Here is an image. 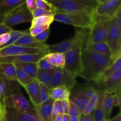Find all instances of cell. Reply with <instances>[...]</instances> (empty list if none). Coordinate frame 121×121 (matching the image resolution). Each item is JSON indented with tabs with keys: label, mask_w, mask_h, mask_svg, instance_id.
<instances>
[{
	"label": "cell",
	"mask_w": 121,
	"mask_h": 121,
	"mask_svg": "<svg viewBox=\"0 0 121 121\" xmlns=\"http://www.w3.org/2000/svg\"><path fill=\"white\" fill-rule=\"evenodd\" d=\"M54 104L56 105L57 107L58 112H59V115H63L64 112L63 109L62 107V104H61V100H54Z\"/></svg>",
	"instance_id": "816d5d0a"
},
{
	"label": "cell",
	"mask_w": 121,
	"mask_h": 121,
	"mask_svg": "<svg viewBox=\"0 0 121 121\" xmlns=\"http://www.w3.org/2000/svg\"><path fill=\"white\" fill-rule=\"evenodd\" d=\"M61 104H62L64 114H67L68 113L69 107V100H61Z\"/></svg>",
	"instance_id": "f907efd6"
},
{
	"label": "cell",
	"mask_w": 121,
	"mask_h": 121,
	"mask_svg": "<svg viewBox=\"0 0 121 121\" xmlns=\"http://www.w3.org/2000/svg\"><path fill=\"white\" fill-rule=\"evenodd\" d=\"M113 61L112 58L83 48L82 53V72L79 76L95 82Z\"/></svg>",
	"instance_id": "6da1fadb"
},
{
	"label": "cell",
	"mask_w": 121,
	"mask_h": 121,
	"mask_svg": "<svg viewBox=\"0 0 121 121\" xmlns=\"http://www.w3.org/2000/svg\"><path fill=\"white\" fill-rule=\"evenodd\" d=\"M35 2H36L37 8L52 12L54 14H56V11L54 7L47 0H35Z\"/></svg>",
	"instance_id": "d6a6232c"
},
{
	"label": "cell",
	"mask_w": 121,
	"mask_h": 121,
	"mask_svg": "<svg viewBox=\"0 0 121 121\" xmlns=\"http://www.w3.org/2000/svg\"><path fill=\"white\" fill-rule=\"evenodd\" d=\"M38 82L42 83L52 90L53 89V73L51 70H38L37 75L35 79Z\"/></svg>",
	"instance_id": "603a6c76"
},
{
	"label": "cell",
	"mask_w": 121,
	"mask_h": 121,
	"mask_svg": "<svg viewBox=\"0 0 121 121\" xmlns=\"http://www.w3.org/2000/svg\"><path fill=\"white\" fill-rule=\"evenodd\" d=\"M20 86L17 82L7 79L0 72V103L4 106L6 98Z\"/></svg>",
	"instance_id": "5bb4252c"
},
{
	"label": "cell",
	"mask_w": 121,
	"mask_h": 121,
	"mask_svg": "<svg viewBox=\"0 0 121 121\" xmlns=\"http://www.w3.org/2000/svg\"><path fill=\"white\" fill-rule=\"evenodd\" d=\"M14 45H18V46H24V47H30V48H39V49H42L44 50L47 52V46L48 45L46 43H40L37 41L34 37L31 35L29 32L21 36L15 43Z\"/></svg>",
	"instance_id": "e0dca14e"
},
{
	"label": "cell",
	"mask_w": 121,
	"mask_h": 121,
	"mask_svg": "<svg viewBox=\"0 0 121 121\" xmlns=\"http://www.w3.org/2000/svg\"><path fill=\"white\" fill-rule=\"evenodd\" d=\"M106 43L111 52V58L115 60L121 54V30L118 26L116 15L112 19Z\"/></svg>",
	"instance_id": "ba28073f"
},
{
	"label": "cell",
	"mask_w": 121,
	"mask_h": 121,
	"mask_svg": "<svg viewBox=\"0 0 121 121\" xmlns=\"http://www.w3.org/2000/svg\"><path fill=\"white\" fill-rule=\"evenodd\" d=\"M79 121H95L93 114L83 115L82 114L79 118Z\"/></svg>",
	"instance_id": "c3c4849f"
},
{
	"label": "cell",
	"mask_w": 121,
	"mask_h": 121,
	"mask_svg": "<svg viewBox=\"0 0 121 121\" xmlns=\"http://www.w3.org/2000/svg\"><path fill=\"white\" fill-rule=\"evenodd\" d=\"M25 4L31 13L37 8L35 0H25Z\"/></svg>",
	"instance_id": "f6af8a7d"
},
{
	"label": "cell",
	"mask_w": 121,
	"mask_h": 121,
	"mask_svg": "<svg viewBox=\"0 0 121 121\" xmlns=\"http://www.w3.org/2000/svg\"><path fill=\"white\" fill-rule=\"evenodd\" d=\"M96 2H98V4H101V3H103V2H105V1H106L107 0H96Z\"/></svg>",
	"instance_id": "680465c9"
},
{
	"label": "cell",
	"mask_w": 121,
	"mask_h": 121,
	"mask_svg": "<svg viewBox=\"0 0 121 121\" xmlns=\"http://www.w3.org/2000/svg\"><path fill=\"white\" fill-rule=\"evenodd\" d=\"M13 28L5 26L3 23L0 24V35L5 33H9L13 30Z\"/></svg>",
	"instance_id": "681fc988"
},
{
	"label": "cell",
	"mask_w": 121,
	"mask_h": 121,
	"mask_svg": "<svg viewBox=\"0 0 121 121\" xmlns=\"http://www.w3.org/2000/svg\"><path fill=\"white\" fill-rule=\"evenodd\" d=\"M71 95V92L69 90L66 89L63 92L59 98L58 100H69L70 97Z\"/></svg>",
	"instance_id": "bcb514c9"
},
{
	"label": "cell",
	"mask_w": 121,
	"mask_h": 121,
	"mask_svg": "<svg viewBox=\"0 0 121 121\" xmlns=\"http://www.w3.org/2000/svg\"><path fill=\"white\" fill-rule=\"evenodd\" d=\"M39 85H40V98H41V104H43L51 98V90L43 84L39 83Z\"/></svg>",
	"instance_id": "1f68e13d"
},
{
	"label": "cell",
	"mask_w": 121,
	"mask_h": 121,
	"mask_svg": "<svg viewBox=\"0 0 121 121\" xmlns=\"http://www.w3.org/2000/svg\"><path fill=\"white\" fill-rule=\"evenodd\" d=\"M28 94L33 107L37 108L41 104L40 93V85L35 80L24 87Z\"/></svg>",
	"instance_id": "ac0fdd59"
},
{
	"label": "cell",
	"mask_w": 121,
	"mask_h": 121,
	"mask_svg": "<svg viewBox=\"0 0 121 121\" xmlns=\"http://www.w3.org/2000/svg\"><path fill=\"white\" fill-rule=\"evenodd\" d=\"M31 14L33 18L40 17L43 16H54V14L52 12L47 11L44 10V9H40V8H37L33 11H32Z\"/></svg>",
	"instance_id": "8d00e7d4"
},
{
	"label": "cell",
	"mask_w": 121,
	"mask_h": 121,
	"mask_svg": "<svg viewBox=\"0 0 121 121\" xmlns=\"http://www.w3.org/2000/svg\"><path fill=\"white\" fill-rule=\"evenodd\" d=\"M15 67H16L17 81L20 86L24 87L34 81V79L29 74H27L26 72L22 70L21 69L18 67L17 66H15Z\"/></svg>",
	"instance_id": "83f0119b"
},
{
	"label": "cell",
	"mask_w": 121,
	"mask_h": 121,
	"mask_svg": "<svg viewBox=\"0 0 121 121\" xmlns=\"http://www.w3.org/2000/svg\"><path fill=\"white\" fill-rule=\"evenodd\" d=\"M53 88L57 86H64L69 91H72L76 83L77 76L69 72L65 68L56 67L52 70Z\"/></svg>",
	"instance_id": "9c48e42d"
},
{
	"label": "cell",
	"mask_w": 121,
	"mask_h": 121,
	"mask_svg": "<svg viewBox=\"0 0 121 121\" xmlns=\"http://www.w3.org/2000/svg\"><path fill=\"white\" fill-rule=\"evenodd\" d=\"M28 54H47L46 51L42 49L30 48L18 45H10L0 48V57Z\"/></svg>",
	"instance_id": "4fadbf2b"
},
{
	"label": "cell",
	"mask_w": 121,
	"mask_h": 121,
	"mask_svg": "<svg viewBox=\"0 0 121 121\" xmlns=\"http://www.w3.org/2000/svg\"><path fill=\"white\" fill-rule=\"evenodd\" d=\"M121 0H107L101 4H98L93 13L95 17H105L113 18L121 9Z\"/></svg>",
	"instance_id": "7c38bea8"
},
{
	"label": "cell",
	"mask_w": 121,
	"mask_h": 121,
	"mask_svg": "<svg viewBox=\"0 0 121 121\" xmlns=\"http://www.w3.org/2000/svg\"><path fill=\"white\" fill-rule=\"evenodd\" d=\"M25 4V0H0V13H7Z\"/></svg>",
	"instance_id": "484cf974"
},
{
	"label": "cell",
	"mask_w": 121,
	"mask_h": 121,
	"mask_svg": "<svg viewBox=\"0 0 121 121\" xmlns=\"http://www.w3.org/2000/svg\"><path fill=\"white\" fill-rule=\"evenodd\" d=\"M10 39V33H5L0 35V47H2L7 43Z\"/></svg>",
	"instance_id": "ee69618b"
},
{
	"label": "cell",
	"mask_w": 121,
	"mask_h": 121,
	"mask_svg": "<svg viewBox=\"0 0 121 121\" xmlns=\"http://www.w3.org/2000/svg\"><path fill=\"white\" fill-rule=\"evenodd\" d=\"M45 54H28L22 55L13 56L0 57V63H37L40 59L43 57Z\"/></svg>",
	"instance_id": "2e32d148"
},
{
	"label": "cell",
	"mask_w": 121,
	"mask_h": 121,
	"mask_svg": "<svg viewBox=\"0 0 121 121\" xmlns=\"http://www.w3.org/2000/svg\"><path fill=\"white\" fill-rule=\"evenodd\" d=\"M15 65L19 68L21 69L35 80L39 70L37 63H21L15 64Z\"/></svg>",
	"instance_id": "4316f807"
},
{
	"label": "cell",
	"mask_w": 121,
	"mask_h": 121,
	"mask_svg": "<svg viewBox=\"0 0 121 121\" xmlns=\"http://www.w3.org/2000/svg\"><path fill=\"white\" fill-rule=\"evenodd\" d=\"M96 86L93 87L96 91L104 93H113L120 92L121 88V69L111 75L106 80L99 83H95Z\"/></svg>",
	"instance_id": "30bf717a"
},
{
	"label": "cell",
	"mask_w": 121,
	"mask_h": 121,
	"mask_svg": "<svg viewBox=\"0 0 121 121\" xmlns=\"http://www.w3.org/2000/svg\"><path fill=\"white\" fill-rule=\"evenodd\" d=\"M37 65L38 68L40 69L44 70H53L56 68V67L52 66L49 63L47 62L44 59V57L37 62Z\"/></svg>",
	"instance_id": "d590c367"
},
{
	"label": "cell",
	"mask_w": 121,
	"mask_h": 121,
	"mask_svg": "<svg viewBox=\"0 0 121 121\" xmlns=\"http://www.w3.org/2000/svg\"><path fill=\"white\" fill-rule=\"evenodd\" d=\"M50 34V28H47L46 30L43 31V32H41V33L39 34L38 35H35V37H34V39L37 40V41L40 43H45V41L47 40V39L48 38Z\"/></svg>",
	"instance_id": "f35d334b"
},
{
	"label": "cell",
	"mask_w": 121,
	"mask_h": 121,
	"mask_svg": "<svg viewBox=\"0 0 121 121\" xmlns=\"http://www.w3.org/2000/svg\"><path fill=\"white\" fill-rule=\"evenodd\" d=\"M4 106L6 109H14L21 112H33L34 108L27 100L18 88L8 96L4 101Z\"/></svg>",
	"instance_id": "52a82bcc"
},
{
	"label": "cell",
	"mask_w": 121,
	"mask_h": 121,
	"mask_svg": "<svg viewBox=\"0 0 121 121\" xmlns=\"http://www.w3.org/2000/svg\"><path fill=\"white\" fill-rule=\"evenodd\" d=\"M120 92H117L112 95V104L113 107H120L121 106V96Z\"/></svg>",
	"instance_id": "b9f144b4"
},
{
	"label": "cell",
	"mask_w": 121,
	"mask_h": 121,
	"mask_svg": "<svg viewBox=\"0 0 121 121\" xmlns=\"http://www.w3.org/2000/svg\"><path fill=\"white\" fill-rule=\"evenodd\" d=\"M0 72L7 79L17 81L16 67L15 64L10 63H0Z\"/></svg>",
	"instance_id": "d4e9b609"
},
{
	"label": "cell",
	"mask_w": 121,
	"mask_h": 121,
	"mask_svg": "<svg viewBox=\"0 0 121 121\" xmlns=\"http://www.w3.org/2000/svg\"><path fill=\"white\" fill-rule=\"evenodd\" d=\"M98 95V100L96 104V107L93 112V117L95 121H100L105 118L104 108V100L105 93L101 91H96Z\"/></svg>",
	"instance_id": "cb8c5ba5"
},
{
	"label": "cell",
	"mask_w": 121,
	"mask_h": 121,
	"mask_svg": "<svg viewBox=\"0 0 121 121\" xmlns=\"http://www.w3.org/2000/svg\"><path fill=\"white\" fill-rule=\"evenodd\" d=\"M86 36L80 38L72 48L65 53V69L76 76H79L82 72V53Z\"/></svg>",
	"instance_id": "277c9868"
},
{
	"label": "cell",
	"mask_w": 121,
	"mask_h": 121,
	"mask_svg": "<svg viewBox=\"0 0 121 121\" xmlns=\"http://www.w3.org/2000/svg\"><path fill=\"white\" fill-rule=\"evenodd\" d=\"M69 99L78 106L82 114L83 113L86 106L90 102V99L80 91L71 94Z\"/></svg>",
	"instance_id": "7402d4cb"
},
{
	"label": "cell",
	"mask_w": 121,
	"mask_h": 121,
	"mask_svg": "<svg viewBox=\"0 0 121 121\" xmlns=\"http://www.w3.org/2000/svg\"><path fill=\"white\" fill-rule=\"evenodd\" d=\"M54 100L50 98L47 101L43 103L39 106L34 108V112L43 121H53L52 108Z\"/></svg>",
	"instance_id": "d6986e66"
},
{
	"label": "cell",
	"mask_w": 121,
	"mask_h": 121,
	"mask_svg": "<svg viewBox=\"0 0 121 121\" xmlns=\"http://www.w3.org/2000/svg\"><path fill=\"white\" fill-rule=\"evenodd\" d=\"M62 121H70V116L69 114H63L62 115Z\"/></svg>",
	"instance_id": "db71d44e"
},
{
	"label": "cell",
	"mask_w": 121,
	"mask_h": 121,
	"mask_svg": "<svg viewBox=\"0 0 121 121\" xmlns=\"http://www.w3.org/2000/svg\"><path fill=\"white\" fill-rule=\"evenodd\" d=\"M67 114L69 115L70 117H76L80 118L82 113L80 110L78 108V106L69 99V107L68 113Z\"/></svg>",
	"instance_id": "836d02e7"
},
{
	"label": "cell",
	"mask_w": 121,
	"mask_h": 121,
	"mask_svg": "<svg viewBox=\"0 0 121 121\" xmlns=\"http://www.w3.org/2000/svg\"><path fill=\"white\" fill-rule=\"evenodd\" d=\"M6 112H7V109L5 106L0 103V121H5Z\"/></svg>",
	"instance_id": "7dc6e473"
},
{
	"label": "cell",
	"mask_w": 121,
	"mask_h": 121,
	"mask_svg": "<svg viewBox=\"0 0 121 121\" xmlns=\"http://www.w3.org/2000/svg\"><path fill=\"white\" fill-rule=\"evenodd\" d=\"M33 19L31 13L24 4L6 13L2 23L5 26L13 28L17 25L31 22Z\"/></svg>",
	"instance_id": "8992f818"
},
{
	"label": "cell",
	"mask_w": 121,
	"mask_h": 121,
	"mask_svg": "<svg viewBox=\"0 0 121 121\" xmlns=\"http://www.w3.org/2000/svg\"><path fill=\"white\" fill-rule=\"evenodd\" d=\"M6 121V120L5 121Z\"/></svg>",
	"instance_id": "94428289"
},
{
	"label": "cell",
	"mask_w": 121,
	"mask_h": 121,
	"mask_svg": "<svg viewBox=\"0 0 121 121\" xmlns=\"http://www.w3.org/2000/svg\"><path fill=\"white\" fill-rule=\"evenodd\" d=\"M53 121H62V115H57Z\"/></svg>",
	"instance_id": "9f6ffc18"
},
{
	"label": "cell",
	"mask_w": 121,
	"mask_h": 121,
	"mask_svg": "<svg viewBox=\"0 0 121 121\" xmlns=\"http://www.w3.org/2000/svg\"><path fill=\"white\" fill-rule=\"evenodd\" d=\"M50 28V26H38V27L30 28L29 33L33 37H35V35H38L39 34L41 33L43 31L46 30L47 28Z\"/></svg>",
	"instance_id": "ab89813d"
},
{
	"label": "cell",
	"mask_w": 121,
	"mask_h": 121,
	"mask_svg": "<svg viewBox=\"0 0 121 121\" xmlns=\"http://www.w3.org/2000/svg\"><path fill=\"white\" fill-rule=\"evenodd\" d=\"M112 95L111 93H105L104 100V113H105V118L108 119L111 117V112L113 109V104H112Z\"/></svg>",
	"instance_id": "f546056e"
},
{
	"label": "cell",
	"mask_w": 121,
	"mask_h": 121,
	"mask_svg": "<svg viewBox=\"0 0 121 121\" xmlns=\"http://www.w3.org/2000/svg\"><path fill=\"white\" fill-rule=\"evenodd\" d=\"M66 89H67L64 86H57V87H53L51 90L50 98L54 100H58L61 93Z\"/></svg>",
	"instance_id": "e575fe53"
},
{
	"label": "cell",
	"mask_w": 121,
	"mask_h": 121,
	"mask_svg": "<svg viewBox=\"0 0 121 121\" xmlns=\"http://www.w3.org/2000/svg\"><path fill=\"white\" fill-rule=\"evenodd\" d=\"M44 59L49 63L50 65L52 66H54V67H57L56 65V61L55 56H54V54L53 53H48L46 54V55L44 56Z\"/></svg>",
	"instance_id": "7bdbcfd3"
},
{
	"label": "cell",
	"mask_w": 121,
	"mask_h": 121,
	"mask_svg": "<svg viewBox=\"0 0 121 121\" xmlns=\"http://www.w3.org/2000/svg\"><path fill=\"white\" fill-rule=\"evenodd\" d=\"M86 35V32L85 29L77 31L75 34L71 37L63 40L57 44L48 45L47 52L48 53H59L65 54V53L72 48L75 45L77 41L81 37Z\"/></svg>",
	"instance_id": "8fae6325"
},
{
	"label": "cell",
	"mask_w": 121,
	"mask_h": 121,
	"mask_svg": "<svg viewBox=\"0 0 121 121\" xmlns=\"http://www.w3.org/2000/svg\"><path fill=\"white\" fill-rule=\"evenodd\" d=\"M5 14L6 13H0V24H1L3 22L5 18Z\"/></svg>",
	"instance_id": "11a10c76"
},
{
	"label": "cell",
	"mask_w": 121,
	"mask_h": 121,
	"mask_svg": "<svg viewBox=\"0 0 121 121\" xmlns=\"http://www.w3.org/2000/svg\"><path fill=\"white\" fill-rule=\"evenodd\" d=\"M97 102L95 100H91L89 102L88 105L86 106V109L84 111L83 113L82 114L83 115H91L95 111V109L96 107V104Z\"/></svg>",
	"instance_id": "60d3db41"
},
{
	"label": "cell",
	"mask_w": 121,
	"mask_h": 121,
	"mask_svg": "<svg viewBox=\"0 0 121 121\" xmlns=\"http://www.w3.org/2000/svg\"><path fill=\"white\" fill-rule=\"evenodd\" d=\"M84 49L111 58V52L106 43H95L86 44Z\"/></svg>",
	"instance_id": "ffe728a7"
},
{
	"label": "cell",
	"mask_w": 121,
	"mask_h": 121,
	"mask_svg": "<svg viewBox=\"0 0 121 121\" xmlns=\"http://www.w3.org/2000/svg\"><path fill=\"white\" fill-rule=\"evenodd\" d=\"M95 23L91 29L86 44L106 42L112 18L105 17H95Z\"/></svg>",
	"instance_id": "5b68a950"
},
{
	"label": "cell",
	"mask_w": 121,
	"mask_h": 121,
	"mask_svg": "<svg viewBox=\"0 0 121 121\" xmlns=\"http://www.w3.org/2000/svg\"><path fill=\"white\" fill-rule=\"evenodd\" d=\"M120 69H121V54L118 56L117 59L112 63V64L105 69V70L100 74V76L96 79L95 83H99L106 80L113 73Z\"/></svg>",
	"instance_id": "44dd1931"
},
{
	"label": "cell",
	"mask_w": 121,
	"mask_h": 121,
	"mask_svg": "<svg viewBox=\"0 0 121 121\" xmlns=\"http://www.w3.org/2000/svg\"><path fill=\"white\" fill-rule=\"evenodd\" d=\"M54 20L82 29L91 30L95 23L93 14L88 13H57L54 15Z\"/></svg>",
	"instance_id": "3957f363"
},
{
	"label": "cell",
	"mask_w": 121,
	"mask_h": 121,
	"mask_svg": "<svg viewBox=\"0 0 121 121\" xmlns=\"http://www.w3.org/2000/svg\"><path fill=\"white\" fill-rule=\"evenodd\" d=\"M107 121H121V113H118L116 117L113 118H109L108 119H106Z\"/></svg>",
	"instance_id": "f5cc1de1"
},
{
	"label": "cell",
	"mask_w": 121,
	"mask_h": 121,
	"mask_svg": "<svg viewBox=\"0 0 121 121\" xmlns=\"http://www.w3.org/2000/svg\"><path fill=\"white\" fill-rule=\"evenodd\" d=\"M54 56H55L56 61L57 67L59 68H65V54L59 53H55Z\"/></svg>",
	"instance_id": "74e56055"
},
{
	"label": "cell",
	"mask_w": 121,
	"mask_h": 121,
	"mask_svg": "<svg viewBox=\"0 0 121 121\" xmlns=\"http://www.w3.org/2000/svg\"><path fill=\"white\" fill-rule=\"evenodd\" d=\"M106 121V119H105V118H104V119H102V120H101V121Z\"/></svg>",
	"instance_id": "91938a15"
},
{
	"label": "cell",
	"mask_w": 121,
	"mask_h": 121,
	"mask_svg": "<svg viewBox=\"0 0 121 121\" xmlns=\"http://www.w3.org/2000/svg\"><path fill=\"white\" fill-rule=\"evenodd\" d=\"M28 32H29V29L22 30H13L9 32V33H10V39H9V40L4 47H6V46L14 44L21 36L24 35L25 34H26Z\"/></svg>",
	"instance_id": "4dcf8cb0"
},
{
	"label": "cell",
	"mask_w": 121,
	"mask_h": 121,
	"mask_svg": "<svg viewBox=\"0 0 121 121\" xmlns=\"http://www.w3.org/2000/svg\"><path fill=\"white\" fill-rule=\"evenodd\" d=\"M6 121H43L34 111L21 112L14 109H7Z\"/></svg>",
	"instance_id": "9a60e30c"
},
{
	"label": "cell",
	"mask_w": 121,
	"mask_h": 121,
	"mask_svg": "<svg viewBox=\"0 0 121 121\" xmlns=\"http://www.w3.org/2000/svg\"><path fill=\"white\" fill-rule=\"evenodd\" d=\"M57 13H88L93 14L98 2L96 0H47Z\"/></svg>",
	"instance_id": "7a4b0ae2"
},
{
	"label": "cell",
	"mask_w": 121,
	"mask_h": 121,
	"mask_svg": "<svg viewBox=\"0 0 121 121\" xmlns=\"http://www.w3.org/2000/svg\"><path fill=\"white\" fill-rule=\"evenodd\" d=\"M54 21V16H43L33 18L30 28L41 26H50Z\"/></svg>",
	"instance_id": "f1b7e54d"
},
{
	"label": "cell",
	"mask_w": 121,
	"mask_h": 121,
	"mask_svg": "<svg viewBox=\"0 0 121 121\" xmlns=\"http://www.w3.org/2000/svg\"><path fill=\"white\" fill-rule=\"evenodd\" d=\"M79 118L76 117H70V121H79Z\"/></svg>",
	"instance_id": "6f0895ef"
}]
</instances>
